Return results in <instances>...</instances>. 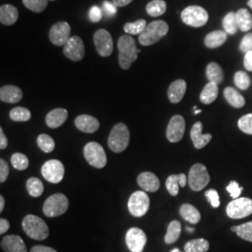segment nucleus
I'll list each match as a JSON object with an SVG mask.
<instances>
[{"instance_id": "1", "label": "nucleus", "mask_w": 252, "mask_h": 252, "mask_svg": "<svg viewBox=\"0 0 252 252\" xmlns=\"http://www.w3.org/2000/svg\"><path fill=\"white\" fill-rule=\"evenodd\" d=\"M119 63L123 69H129L137 59L140 50L137 49L135 39L129 35L121 36L118 40Z\"/></svg>"}, {"instance_id": "2", "label": "nucleus", "mask_w": 252, "mask_h": 252, "mask_svg": "<svg viewBox=\"0 0 252 252\" xmlns=\"http://www.w3.org/2000/svg\"><path fill=\"white\" fill-rule=\"evenodd\" d=\"M22 226L25 233L32 239L41 241L49 236V227L45 221L35 215H27L22 221Z\"/></svg>"}, {"instance_id": "3", "label": "nucleus", "mask_w": 252, "mask_h": 252, "mask_svg": "<svg viewBox=\"0 0 252 252\" xmlns=\"http://www.w3.org/2000/svg\"><path fill=\"white\" fill-rule=\"evenodd\" d=\"M169 27L164 21H153L139 35L138 40L142 46H151L158 42L168 33Z\"/></svg>"}, {"instance_id": "4", "label": "nucleus", "mask_w": 252, "mask_h": 252, "mask_svg": "<svg viewBox=\"0 0 252 252\" xmlns=\"http://www.w3.org/2000/svg\"><path fill=\"white\" fill-rule=\"evenodd\" d=\"M130 141V132L126 125L120 123L113 126L109 136L108 144L109 149L114 153H123L126 151Z\"/></svg>"}, {"instance_id": "5", "label": "nucleus", "mask_w": 252, "mask_h": 252, "mask_svg": "<svg viewBox=\"0 0 252 252\" xmlns=\"http://www.w3.org/2000/svg\"><path fill=\"white\" fill-rule=\"evenodd\" d=\"M69 202L63 193H55L47 199L43 205V213L49 218H55L64 214L68 208Z\"/></svg>"}, {"instance_id": "6", "label": "nucleus", "mask_w": 252, "mask_h": 252, "mask_svg": "<svg viewBox=\"0 0 252 252\" xmlns=\"http://www.w3.org/2000/svg\"><path fill=\"white\" fill-rule=\"evenodd\" d=\"M210 181V176L207 167L202 163H195L189 169L188 183L189 188L194 191H200L206 188Z\"/></svg>"}, {"instance_id": "7", "label": "nucleus", "mask_w": 252, "mask_h": 252, "mask_svg": "<svg viewBox=\"0 0 252 252\" xmlns=\"http://www.w3.org/2000/svg\"><path fill=\"white\" fill-rule=\"evenodd\" d=\"M181 20L189 27H204L208 21V13L200 6H189L182 10Z\"/></svg>"}, {"instance_id": "8", "label": "nucleus", "mask_w": 252, "mask_h": 252, "mask_svg": "<svg viewBox=\"0 0 252 252\" xmlns=\"http://www.w3.org/2000/svg\"><path fill=\"white\" fill-rule=\"evenodd\" d=\"M83 154L89 164L95 168H104L107 164V155L103 147L97 142H89L83 149Z\"/></svg>"}, {"instance_id": "9", "label": "nucleus", "mask_w": 252, "mask_h": 252, "mask_svg": "<svg viewBox=\"0 0 252 252\" xmlns=\"http://www.w3.org/2000/svg\"><path fill=\"white\" fill-rule=\"evenodd\" d=\"M227 216L234 220H240L252 214V200L246 197L234 199L226 207Z\"/></svg>"}, {"instance_id": "10", "label": "nucleus", "mask_w": 252, "mask_h": 252, "mask_svg": "<svg viewBox=\"0 0 252 252\" xmlns=\"http://www.w3.org/2000/svg\"><path fill=\"white\" fill-rule=\"evenodd\" d=\"M150 208V197L145 191H135L128 200V209L136 218L145 216Z\"/></svg>"}, {"instance_id": "11", "label": "nucleus", "mask_w": 252, "mask_h": 252, "mask_svg": "<svg viewBox=\"0 0 252 252\" xmlns=\"http://www.w3.org/2000/svg\"><path fill=\"white\" fill-rule=\"evenodd\" d=\"M41 174L51 183H60L64 176V166L59 160H49L42 165Z\"/></svg>"}, {"instance_id": "12", "label": "nucleus", "mask_w": 252, "mask_h": 252, "mask_svg": "<svg viewBox=\"0 0 252 252\" xmlns=\"http://www.w3.org/2000/svg\"><path fill=\"white\" fill-rule=\"evenodd\" d=\"M94 42L97 53L103 57H108L113 52V40L106 29H99L94 35Z\"/></svg>"}, {"instance_id": "13", "label": "nucleus", "mask_w": 252, "mask_h": 252, "mask_svg": "<svg viewBox=\"0 0 252 252\" xmlns=\"http://www.w3.org/2000/svg\"><path fill=\"white\" fill-rule=\"evenodd\" d=\"M63 54L66 58L74 62L81 61L85 54L84 43L80 36H71L63 46Z\"/></svg>"}, {"instance_id": "14", "label": "nucleus", "mask_w": 252, "mask_h": 252, "mask_svg": "<svg viewBox=\"0 0 252 252\" xmlns=\"http://www.w3.org/2000/svg\"><path fill=\"white\" fill-rule=\"evenodd\" d=\"M126 242L131 252H142L147 244V235L141 229L133 227L126 233Z\"/></svg>"}, {"instance_id": "15", "label": "nucleus", "mask_w": 252, "mask_h": 252, "mask_svg": "<svg viewBox=\"0 0 252 252\" xmlns=\"http://www.w3.org/2000/svg\"><path fill=\"white\" fill-rule=\"evenodd\" d=\"M71 27L66 22H59L54 25L49 33L51 42L55 46H64L71 37Z\"/></svg>"}, {"instance_id": "16", "label": "nucleus", "mask_w": 252, "mask_h": 252, "mask_svg": "<svg viewBox=\"0 0 252 252\" xmlns=\"http://www.w3.org/2000/svg\"><path fill=\"white\" fill-rule=\"evenodd\" d=\"M185 120L181 115H175L170 119L166 128V138L171 143L180 141L185 133Z\"/></svg>"}, {"instance_id": "17", "label": "nucleus", "mask_w": 252, "mask_h": 252, "mask_svg": "<svg viewBox=\"0 0 252 252\" xmlns=\"http://www.w3.org/2000/svg\"><path fill=\"white\" fill-rule=\"evenodd\" d=\"M1 249L5 252H27V246L21 236L10 234L1 240Z\"/></svg>"}, {"instance_id": "18", "label": "nucleus", "mask_w": 252, "mask_h": 252, "mask_svg": "<svg viewBox=\"0 0 252 252\" xmlns=\"http://www.w3.org/2000/svg\"><path fill=\"white\" fill-rule=\"evenodd\" d=\"M203 131V124L201 122L195 123L191 129H190V138L192 140V143L195 149L200 150L206 147L212 139V135L211 134H202Z\"/></svg>"}, {"instance_id": "19", "label": "nucleus", "mask_w": 252, "mask_h": 252, "mask_svg": "<svg viewBox=\"0 0 252 252\" xmlns=\"http://www.w3.org/2000/svg\"><path fill=\"white\" fill-rule=\"evenodd\" d=\"M75 126L83 133L93 134L98 130L100 124L96 118L82 114L75 119Z\"/></svg>"}, {"instance_id": "20", "label": "nucleus", "mask_w": 252, "mask_h": 252, "mask_svg": "<svg viewBox=\"0 0 252 252\" xmlns=\"http://www.w3.org/2000/svg\"><path fill=\"white\" fill-rule=\"evenodd\" d=\"M137 183L141 189L149 192L157 191L160 188V180L152 172H143L139 174L137 177Z\"/></svg>"}, {"instance_id": "21", "label": "nucleus", "mask_w": 252, "mask_h": 252, "mask_svg": "<svg viewBox=\"0 0 252 252\" xmlns=\"http://www.w3.org/2000/svg\"><path fill=\"white\" fill-rule=\"evenodd\" d=\"M23 98V92L14 85H5L0 89V100L5 103L15 104Z\"/></svg>"}, {"instance_id": "22", "label": "nucleus", "mask_w": 252, "mask_h": 252, "mask_svg": "<svg viewBox=\"0 0 252 252\" xmlns=\"http://www.w3.org/2000/svg\"><path fill=\"white\" fill-rule=\"evenodd\" d=\"M68 112L64 108H55L50 111L46 116V125L50 128H59L65 123Z\"/></svg>"}, {"instance_id": "23", "label": "nucleus", "mask_w": 252, "mask_h": 252, "mask_svg": "<svg viewBox=\"0 0 252 252\" xmlns=\"http://www.w3.org/2000/svg\"><path fill=\"white\" fill-rule=\"evenodd\" d=\"M186 89H187V83L184 80H177L173 81L167 91V95L170 102L173 104L180 103L184 97Z\"/></svg>"}, {"instance_id": "24", "label": "nucleus", "mask_w": 252, "mask_h": 252, "mask_svg": "<svg viewBox=\"0 0 252 252\" xmlns=\"http://www.w3.org/2000/svg\"><path fill=\"white\" fill-rule=\"evenodd\" d=\"M187 177L185 174L181 173L179 175H171L167 178L165 181V186L168 192L171 194L172 196H177L180 191V187L184 188L187 184Z\"/></svg>"}, {"instance_id": "25", "label": "nucleus", "mask_w": 252, "mask_h": 252, "mask_svg": "<svg viewBox=\"0 0 252 252\" xmlns=\"http://www.w3.org/2000/svg\"><path fill=\"white\" fill-rule=\"evenodd\" d=\"M19 18L18 9L12 5H2L0 7V22L4 26L14 25Z\"/></svg>"}, {"instance_id": "26", "label": "nucleus", "mask_w": 252, "mask_h": 252, "mask_svg": "<svg viewBox=\"0 0 252 252\" xmlns=\"http://www.w3.org/2000/svg\"><path fill=\"white\" fill-rule=\"evenodd\" d=\"M180 216L191 224H197L201 220L198 209L190 204H183L180 208Z\"/></svg>"}, {"instance_id": "27", "label": "nucleus", "mask_w": 252, "mask_h": 252, "mask_svg": "<svg viewBox=\"0 0 252 252\" xmlns=\"http://www.w3.org/2000/svg\"><path fill=\"white\" fill-rule=\"evenodd\" d=\"M218 94H219L218 84L209 81L208 83L206 84V86L204 87L203 91L201 92L200 101L205 105H209L217 99Z\"/></svg>"}, {"instance_id": "28", "label": "nucleus", "mask_w": 252, "mask_h": 252, "mask_svg": "<svg viewBox=\"0 0 252 252\" xmlns=\"http://www.w3.org/2000/svg\"><path fill=\"white\" fill-rule=\"evenodd\" d=\"M226 101L235 108H243L246 100L243 95L233 87H227L223 92Z\"/></svg>"}, {"instance_id": "29", "label": "nucleus", "mask_w": 252, "mask_h": 252, "mask_svg": "<svg viewBox=\"0 0 252 252\" xmlns=\"http://www.w3.org/2000/svg\"><path fill=\"white\" fill-rule=\"evenodd\" d=\"M227 40V33L224 31H213L205 37V44L209 49H215L224 44Z\"/></svg>"}, {"instance_id": "30", "label": "nucleus", "mask_w": 252, "mask_h": 252, "mask_svg": "<svg viewBox=\"0 0 252 252\" xmlns=\"http://www.w3.org/2000/svg\"><path fill=\"white\" fill-rule=\"evenodd\" d=\"M236 22L238 29L242 32H248L252 28V16L251 12L246 9H240L236 12Z\"/></svg>"}, {"instance_id": "31", "label": "nucleus", "mask_w": 252, "mask_h": 252, "mask_svg": "<svg viewBox=\"0 0 252 252\" xmlns=\"http://www.w3.org/2000/svg\"><path fill=\"white\" fill-rule=\"evenodd\" d=\"M207 78L210 82L217 84L221 83L224 80L223 70L220 65L217 63H210L207 66Z\"/></svg>"}, {"instance_id": "32", "label": "nucleus", "mask_w": 252, "mask_h": 252, "mask_svg": "<svg viewBox=\"0 0 252 252\" xmlns=\"http://www.w3.org/2000/svg\"><path fill=\"white\" fill-rule=\"evenodd\" d=\"M181 234V224L179 220H172L167 227V232L164 236V242L166 244L175 243Z\"/></svg>"}, {"instance_id": "33", "label": "nucleus", "mask_w": 252, "mask_h": 252, "mask_svg": "<svg viewBox=\"0 0 252 252\" xmlns=\"http://www.w3.org/2000/svg\"><path fill=\"white\" fill-rule=\"evenodd\" d=\"M209 250V243L204 238L189 240L184 246L185 252H207Z\"/></svg>"}, {"instance_id": "34", "label": "nucleus", "mask_w": 252, "mask_h": 252, "mask_svg": "<svg viewBox=\"0 0 252 252\" xmlns=\"http://www.w3.org/2000/svg\"><path fill=\"white\" fill-rule=\"evenodd\" d=\"M146 10L152 17L161 16L166 10V3L163 0H153L147 5Z\"/></svg>"}, {"instance_id": "35", "label": "nucleus", "mask_w": 252, "mask_h": 252, "mask_svg": "<svg viewBox=\"0 0 252 252\" xmlns=\"http://www.w3.org/2000/svg\"><path fill=\"white\" fill-rule=\"evenodd\" d=\"M27 189L28 193L32 197H39L44 191V186L42 181L39 179L30 178L27 180Z\"/></svg>"}, {"instance_id": "36", "label": "nucleus", "mask_w": 252, "mask_h": 252, "mask_svg": "<svg viewBox=\"0 0 252 252\" xmlns=\"http://www.w3.org/2000/svg\"><path fill=\"white\" fill-rule=\"evenodd\" d=\"M231 231L236 233V234L246 241L252 242V221H249L241 225L233 226Z\"/></svg>"}, {"instance_id": "37", "label": "nucleus", "mask_w": 252, "mask_h": 252, "mask_svg": "<svg viewBox=\"0 0 252 252\" xmlns=\"http://www.w3.org/2000/svg\"><path fill=\"white\" fill-rule=\"evenodd\" d=\"M222 26H223L224 31L227 34H229V35L236 34V32L238 30V26H237V22H236V13L229 12L228 14H226L225 17L222 21Z\"/></svg>"}, {"instance_id": "38", "label": "nucleus", "mask_w": 252, "mask_h": 252, "mask_svg": "<svg viewBox=\"0 0 252 252\" xmlns=\"http://www.w3.org/2000/svg\"><path fill=\"white\" fill-rule=\"evenodd\" d=\"M147 23L143 19L137 20L133 23H127L125 25L124 29L129 35H140L147 27Z\"/></svg>"}, {"instance_id": "39", "label": "nucleus", "mask_w": 252, "mask_h": 252, "mask_svg": "<svg viewBox=\"0 0 252 252\" xmlns=\"http://www.w3.org/2000/svg\"><path fill=\"white\" fill-rule=\"evenodd\" d=\"M36 143L38 148L46 153H52L55 148V143L53 137L46 134L38 135L36 139Z\"/></svg>"}, {"instance_id": "40", "label": "nucleus", "mask_w": 252, "mask_h": 252, "mask_svg": "<svg viewBox=\"0 0 252 252\" xmlns=\"http://www.w3.org/2000/svg\"><path fill=\"white\" fill-rule=\"evenodd\" d=\"M9 117L14 122H27L31 119V112L27 108L17 107L10 110Z\"/></svg>"}, {"instance_id": "41", "label": "nucleus", "mask_w": 252, "mask_h": 252, "mask_svg": "<svg viewBox=\"0 0 252 252\" xmlns=\"http://www.w3.org/2000/svg\"><path fill=\"white\" fill-rule=\"evenodd\" d=\"M10 162H11V164L13 165V167L19 171L26 170L28 167V165H29L28 158L23 153H14L10 158Z\"/></svg>"}, {"instance_id": "42", "label": "nucleus", "mask_w": 252, "mask_h": 252, "mask_svg": "<svg viewBox=\"0 0 252 252\" xmlns=\"http://www.w3.org/2000/svg\"><path fill=\"white\" fill-rule=\"evenodd\" d=\"M235 86L240 90H247L251 86V78L244 71H238L235 73L234 78Z\"/></svg>"}, {"instance_id": "43", "label": "nucleus", "mask_w": 252, "mask_h": 252, "mask_svg": "<svg viewBox=\"0 0 252 252\" xmlns=\"http://www.w3.org/2000/svg\"><path fill=\"white\" fill-rule=\"evenodd\" d=\"M49 0H23L24 5L33 12H42L48 6Z\"/></svg>"}, {"instance_id": "44", "label": "nucleus", "mask_w": 252, "mask_h": 252, "mask_svg": "<svg viewBox=\"0 0 252 252\" xmlns=\"http://www.w3.org/2000/svg\"><path fill=\"white\" fill-rule=\"evenodd\" d=\"M238 128L248 135H252V113L240 118L237 123Z\"/></svg>"}, {"instance_id": "45", "label": "nucleus", "mask_w": 252, "mask_h": 252, "mask_svg": "<svg viewBox=\"0 0 252 252\" xmlns=\"http://www.w3.org/2000/svg\"><path fill=\"white\" fill-rule=\"evenodd\" d=\"M243 187L239 186L238 182H236L235 180H232L226 188L227 191L230 193L231 197L233 199L239 198V196L241 195V193L243 191Z\"/></svg>"}, {"instance_id": "46", "label": "nucleus", "mask_w": 252, "mask_h": 252, "mask_svg": "<svg viewBox=\"0 0 252 252\" xmlns=\"http://www.w3.org/2000/svg\"><path fill=\"white\" fill-rule=\"evenodd\" d=\"M205 195H206L207 200L209 201L211 207H214V208L220 207V195H219V193H218V191H217L216 189H208V190L206 191Z\"/></svg>"}, {"instance_id": "47", "label": "nucleus", "mask_w": 252, "mask_h": 252, "mask_svg": "<svg viewBox=\"0 0 252 252\" xmlns=\"http://www.w3.org/2000/svg\"><path fill=\"white\" fill-rule=\"evenodd\" d=\"M239 49L241 52L246 54L249 52H252V33H249L244 36L239 46Z\"/></svg>"}, {"instance_id": "48", "label": "nucleus", "mask_w": 252, "mask_h": 252, "mask_svg": "<svg viewBox=\"0 0 252 252\" xmlns=\"http://www.w3.org/2000/svg\"><path fill=\"white\" fill-rule=\"evenodd\" d=\"M9 174V168L8 163L3 159H1L0 160V182L1 183H4L7 180Z\"/></svg>"}, {"instance_id": "49", "label": "nucleus", "mask_w": 252, "mask_h": 252, "mask_svg": "<svg viewBox=\"0 0 252 252\" xmlns=\"http://www.w3.org/2000/svg\"><path fill=\"white\" fill-rule=\"evenodd\" d=\"M102 17H103V14H102V10L99 7L93 6L89 11V18L91 21L94 23H97L102 19Z\"/></svg>"}, {"instance_id": "50", "label": "nucleus", "mask_w": 252, "mask_h": 252, "mask_svg": "<svg viewBox=\"0 0 252 252\" xmlns=\"http://www.w3.org/2000/svg\"><path fill=\"white\" fill-rule=\"evenodd\" d=\"M103 8L109 16H113L117 13V7L114 5L113 2L111 3L109 1H104L103 2Z\"/></svg>"}, {"instance_id": "51", "label": "nucleus", "mask_w": 252, "mask_h": 252, "mask_svg": "<svg viewBox=\"0 0 252 252\" xmlns=\"http://www.w3.org/2000/svg\"><path fill=\"white\" fill-rule=\"evenodd\" d=\"M244 66L248 71H252V52H249L245 54Z\"/></svg>"}, {"instance_id": "52", "label": "nucleus", "mask_w": 252, "mask_h": 252, "mask_svg": "<svg viewBox=\"0 0 252 252\" xmlns=\"http://www.w3.org/2000/svg\"><path fill=\"white\" fill-rule=\"evenodd\" d=\"M30 252H57L55 250H54L53 248H50V247H46V246H40V245H37V246H34Z\"/></svg>"}, {"instance_id": "53", "label": "nucleus", "mask_w": 252, "mask_h": 252, "mask_svg": "<svg viewBox=\"0 0 252 252\" xmlns=\"http://www.w3.org/2000/svg\"><path fill=\"white\" fill-rule=\"evenodd\" d=\"M9 229V222L6 220L1 218L0 219V234H4L8 232Z\"/></svg>"}, {"instance_id": "54", "label": "nucleus", "mask_w": 252, "mask_h": 252, "mask_svg": "<svg viewBox=\"0 0 252 252\" xmlns=\"http://www.w3.org/2000/svg\"><path fill=\"white\" fill-rule=\"evenodd\" d=\"M8 139L3 132V129L0 128V149L5 150L8 147Z\"/></svg>"}, {"instance_id": "55", "label": "nucleus", "mask_w": 252, "mask_h": 252, "mask_svg": "<svg viewBox=\"0 0 252 252\" xmlns=\"http://www.w3.org/2000/svg\"><path fill=\"white\" fill-rule=\"evenodd\" d=\"M133 0H112L114 5L116 7H126L128 4H130Z\"/></svg>"}, {"instance_id": "56", "label": "nucleus", "mask_w": 252, "mask_h": 252, "mask_svg": "<svg viewBox=\"0 0 252 252\" xmlns=\"http://www.w3.org/2000/svg\"><path fill=\"white\" fill-rule=\"evenodd\" d=\"M4 207H5V200H4L3 195H1V196H0V212L3 211Z\"/></svg>"}, {"instance_id": "57", "label": "nucleus", "mask_w": 252, "mask_h": 252, "mask_svg": "<svg viewBox=\"0 0 252 252\" xmlns=\"http://www.w3.org/2000/svg\"><path fill=\"white\" fill-rule=\"evenodd\" d=\"M187 231L189 232V233H192V232L194 231V229H193V228H189V227H187Z\"/></svg>"}, {"instance_id": "58", "label": "nucleus", "mask_w": 252, "mask_h": 252, "mask_svg": "<svg viewBox=\"0 0 252 252\" xmlns=\"http://www.w3.org/2000/svg\"><path fill=\"white\" fill-rule=\"evenodd\" d=\"M248 5H249V7H251L252 9V0H249V1H248Z\"/></svg>"}, {"instance_id": "59", "label": "nucleus", "mask_w": 252, "mask_h": 252, "mask_svg": "<svg viewBox=\"0 0 252 252\" xmlns=\"http://www.w3.org/2000/svg\"><path fill=\"white\" fill-rule=\"evenodd\" d=\"M171 252H180V250L178 249V248H176V249H174L173 251H171Z\"/></svg>"}, {"instance_id": "60", "label": "nucleus", "mask_w": 252, "mask_h": 252, "mask_svg": "<svg viewBox=\"0 0 252 252\" xmlns=\"http://www.w3.org/2000/svg\"><path fill=\"white\" fill-rule=\"evenodd\" d=\"M201 111H202V110H200V109H198V110H195V111H194V114H195V115H196V114H199V113H201Z\"/></svg>"}, {"instance_id": "61", "label": "nucleus", "mask_w": 252, "mask_h": 252, "mask_svg": "<svg viewBox=\"0 0 252 252\" xmlns=\"http://www.w3.org/2000/svg\"><path fill=\"white\" fill-rule=\"evenodd\" d=\"M51 1H54V0H51Z\"/></svg>"}]
</instances>
